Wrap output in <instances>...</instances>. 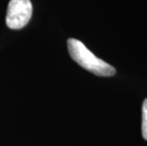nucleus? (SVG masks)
<instances>
[{
    "instance_id": "nucleus-1",
    "label": "nucleus",
    "mask_w": 147,
    "mask_h": 146,
    "mask_svg": "<svg viewBox=\"0 0 147 146\" xmlns=\"http://www.w3.org/2000/svg\"><path fill=\"white\" fill-rule=\"evenodd\" d=\"M67 48L71 58L84 69L97 76L109 77L116 73V69L92 53L81 41L74 38L67 40Z\"/></svg>"
},
{
    "instance_id": "nucleus-2",
    "label": "nucleus",
    "mask_w": 147,
    "mask_h": 146,
    "mask_svg": "<svg viewBox=\"0 0 147 146\" xmlns=\"http://www.w3.org/2000/svg\"><path fill=\"white\" fill-rule=\"evenodd\" d=\"M32 14L30 0H11L6 15V24L11 30H20L29 23Z\"/></svg>"
},
{
    "instance_id": "nucleus-3",
    "label": "nucleus",
    "mask_w": 147,
    "mask_h": 146,
    "mask_svg": "<svg viewBox=\"0 0 147 146\" xmlns=\"http://www.w3.org/2000/svg\"><path fill=\"white\" fill-rule=\"evenodd\" d=\"M142 136L147 141V99H145L142 104Z\"/></svg>"
}]
</instances>
